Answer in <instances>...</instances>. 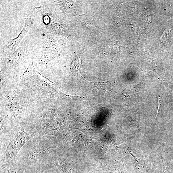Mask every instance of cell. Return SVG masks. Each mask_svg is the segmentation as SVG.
<instances>
[{"mask_svg":"<svg viewBox=\"0 0 173 173\" xmlns=\"http://www.w3.org/2000/svg\"><path fill=\"white\" fill-rule=\"evenodd\" d=\"M61 172L63 173H77L74 169L66 163L60 164Z\"/></svg>","mask_w":173,"mask_h":173,"instance_id":"6","label":"cell"},{"mask_svg":"<svg viewBox=\"0 0 173 173\" xmlns=\"http://www.w3.org/2000/svg\"><path fill=\"white\" fill-rule=\"evenodd\" d=\"M56 159L54 143L38 134L21 149L15 162L29 164L50 163Z\"/></svg>","mask_w":173,"mask_h":173,"instance_id":"1","label":"cell"},{"mask_svg":"<svg viewBox=\"0 0 173 173\" xmlns=\"http://www.w3.org/2000/svg\"><path fill=\"white\" fill-rule=\"evenodd\" d=\"M94 85L98 89L105 90L108 88L107 82H94Z\"/></svg>","mask_w":173,"mask_h":173,"instance_id":"7","label":"cell"},{"mask_svg":"<svg viewBox=\"0 0 173 173\" xmlns=\"http://www.w3.org/2000/svg\"><path fill=\"white\" fill-rule=\"evenodd\" d=\"M32 21L29 18H25V24L22 31L19 35L16 38L12 39L8 42L5 46L4 50L6 52L12 51L17 48L20 41L26 35L32 25Z\"/></svg>","mask_w":173,"mask_h":173,"instance_id":"3","label":"cell"},{"mask_svg":"<svg viewBox=\"0 0 173 173\" xmlns=\"http://www.w3.org/2000/svg\"><path fill=\"white\" fill-rule=\"evenodd\" d=\"M27 124L22 123L14 125L6 150L1 157V162H15L17 156L22 147L31 138L38 134L35 131L25 132Z\"/></svg>","mask_w":173,"mask_h":173,"instance_id":"2","label":"cell"},{"mask_svg":"<svg viewBox=\"0 0 173 173\" xmlns=\"http://www.w3.org/2000/svg\"><path fill=\"white\" fill-rule=\"evenodd\" d=\"M105 168L110 173H127L124 166L119 164H107Z\"/></svg>","mask_w":173,"mask_h":173,"instance_id":"4","label":"cell"},{"mask_svg":"<svg viewBox=\"0 0 173 173\" xmlns=\"http://www.w3.org/2000/svg\"><path fill=\"white\" fill-rule=\"evenodd\" d=\"M2 173H18L13 165L12 163L1 162Z\"/></svg>","mask_w":173,"mask_h":173,"instance_id":"5","label":"cell"}]
</instances>
